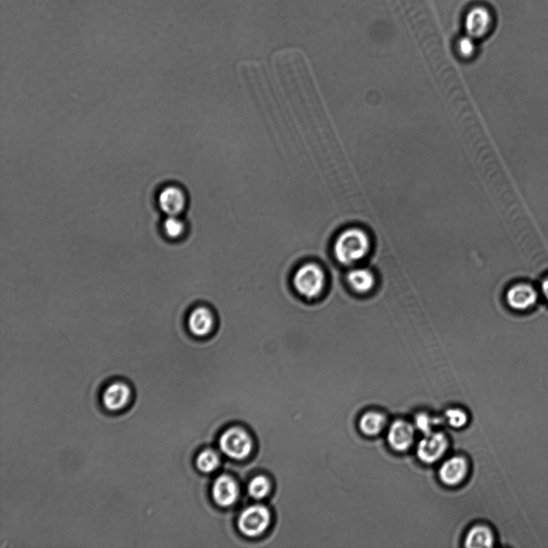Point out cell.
Wrapping results in <instances>:
<instances>
[{
    "label": "cell",
    "mask_w": 548,
    "mask_h": 548,
    "mask_svg": "<svg viewBox=\"0 0 548 548\" xmlns=\"http://www.w3.org/2000/svg\"><path fill=\"white\" fill-rule=\"evenodd\" d=\"M395 18L423 46L443 45V28L434 0H386Z\"/></svg>",
    "instance_id": "cell-1"
},
{
    "label": "cell",
    "mask_w": 548,
    "mask_h": 548,
    "mask_svg": "<svg viewBox=\"0 0 548 548\" xmlns=\"http://www.w3.org/2000/svg\"><path fill=\"white\" fill-rule=\"evenodd\" d=\"M372 238L365 228L350 227L340 232L334 242L333 254L337 261L345 267H354L369 257Z\"/></svg>",
    "instance_id": "cell-2"
},
{
    "label": "cell",
    "mask_w": 548,
    "mask_h": 548,
    "mask_svg": "<svg viewBox=\"0 0 548 548\" xmlns=\"http://www.w3.org/2000/svg\"><path fill=\"white\" fill-rule=\"evenodd\" d=\"M294 284L298 294L314 299L321 296L326 285V275L321 266L316 264H307L301 266L296 271Z\"/></svg>",
    "instance_id": "cell-3"
},
{
    "label": "cell",
    "mask_w": 548,
    "mask_h": 548,
    "mask_svg": "<svg viewBox=\"0 0 548 548\" xmlns=\"http://www.w3.org/2000/svg\"><path fill=\"white\" fill-rule=\"evenodd\" d=\"M220 447L222 453L231 459L243 460L252 454L253 441L247 431L232 427L220 436Z\"/></svg>",
    "instance_id": "cell-4"
},
{
    "label": "cell",
    "mask_w": 548,
    "mask_h": 548,
    "mask_svg": "<svg viewBox=\"0 0 548 548\" xmlns=\"http://www.w3.org/2000/svg\"><path fill=\"white\" fill-rule=\"evenodd\" d=\"M270 524V510L261 504L252 505L244 509L238 519L239 531L250 538L263 535Z\"/></svg>",
    "instance_id": "cell-5"
},
{
    "label": "cell",
    "mask_w": 548,
    "mask_h": 548,
    "mask_svg": "<svg viewBox=\"0 0 548 548\" xmlns=\"http://www.w3.org/2000/svg\"><path fill=\"white\" fill-rule=\"evenodd\" d=\"M540 291L528 282H517L510 285L505 292V302L515 312H528L538 304Z\"/></svg>",
    "instance_id": "cell-6"
},
{
    "label": "cell",
    "mask_w": 548,
    "mask_h": 548,
    "mask_svg": "<svg viewBox=\"0 0 548 548\" xmlns=\"http://www.w3.org/2000/svg\"><path fill=\"white\" fill-rule=\"evenodd\" d=\"M449 441L441 432L425 435L417 446V455L420 461L427 464H435L444 456L448 449Z\"/></svg>",
    "instance_id": "cell-7"
},
{
    "label": "cell",
    "mask_w": 548,
    "mask_h": 548,
    "mask_svg": "<svg viewBox=\"0 0 548 548\" xmlns=\"http://www.w3.org/2000/svg\"><path fill=\"white\" fill-rule=\"evenodd\" d=\"M492 24V14L485 7H473L466 15L465 29L467 36L476 40L483 38L488 34Z\"/></svg>",
    "instance_id": "cell-8"
},
{
    "label": "cell",
    "mask_w": 548,
    "mask_h": 548,
    "mask_svg": "<svg viewBox=\"0 0 548 548\" xmlns=\"http://www.w3.org/2000/svg\"><path fill=\"white\" fill-rule=\"evenodd\" d=\"M132 390L123 381H116L106 387L102 393L104 407L110 412H120L130 405Z\"/></svg>",
    "instance_id": "cell-9"
},
{
    "label": "cell",
    "mask_w": 548,
    "mask_h": 548,
    "mask_svg": "<svg viewBox=\"0 0 548 548\" xmlns=\"http://www.w3.org/2000/svg\"><path fill=\"white\" fill-rule=\"evenodd\" d=\"M469 473V464L465 457L454 456L446 460L439 468L440 480L446 486L459 485Z\"/></svg>",
    "instance_id": "cell-10"
},
{
    "label": "cell",
    "mask_w": 548,
    "mask_h": 548,
    "mask_svg": "<svg viewBox=\"0 0 548 548\" xmlns=\"http://www.w3.org/2000/svg\"><path fill=\"white\" fill-rule=\"evenodd\" d=\"M346 283L355 294L369 295L376 289L377 278L374 271L366 267H353L346 274Z\"/></svg>",
    "instance_id": "cell-11"
},
{
    "label": "cell",
    "mask_w": 548,
    "mask_h": 548,
    "mask_svg": "<svg viewBox=\"0 0 548 548\" xmlns=\"http://www.w3.org/2000/svg\"><path fill=\"white\" fill-rule=\"evenodd\" d=\"M211 493L218 506L230 508L237 502L239 488L232 477L222 475L218 477L213 484Z\"/></svg>",
    "instance_id": "cell-12"
},
{
    "label": "cell",
    "mask_w": 548,
    "mask_h": 548,
    "mask_svg": "<svg viewBox=\"0 0 548 548\" xmlns=\"http://www.w3.org/2000/svg\"><path fill=\"white\" fill-rule=\"evenodd\" d=\"M415 430L411 423L397 420L388 428L387 441L393 450L397 452L408 450L414 443Z\"/></svg>",
    "instance_id": "cell-13"
},
{
    "label": "cell",
    "mask_w": 548,
    "mask_h": 548,
    "mask_svg": "<svg viewBox=\"0 0 548 548\" xmlns=\"http://www.w3.org/2000/svg\"><path fill=\"white\" fill-rule=\"evenodd\" d=\"M158 204L161 210L168 216H178L188 204L185 191L178 185H168L158 196Z\"/></svg>",
    "instance_id": "cell-14"
},
{
    "label": "cell",
    "mask_w": 548,
    "mask_h": 548,
    "mask_svg": "<svg viewBox=\"0 0 548 548\" xmlns=\"http://www.w3.org/2000/svg\"><path fill=\"white\" fill-rule=\"evenodd\" d=\"M214 316H213L211 311L206 307L195 308L188 317V328L195 337L208 336L214 328Z\"/></svg>",
    "instance_id": "cell-15"
},
{
    "label": "cell",
    "mask_w": 548,
    "mask_h": 548,
    "mask_svg": "<svg viewBox=\"0 0 548 548\" xmlns=\"http://www.w3.org/2000/svg\"><path fill=\"white\" fill-rule=\"evenodd\" d=\"M496 545V535L488 526L478 524L473 526L464 540L466 547H492Z\"/></svg>",
    "instance_id": "cell-16"
},
{
    "label": "cell",
    "mask_w": 548,
    "mask_h": 548,
    "mask_svg": "<svg viewBox=\"0 0 548 548\" xmlns=\"http://www.w3.org/2000/svg\"><path fill=\"white\" fill-rule=\"evenodd\" d=\"M387 419L384 414L377 411H369L360 417L359 428L365 435L376 436L386 427Z\"/></svg>",
    "instance_id": "cell-17"
},
{
    "label": "cell",
    "mask_w": 548,
    "mask_h": 548,
    "mask_svg": "<svg viewBox=\"0 0 548 548\" xmlns=\"http://www.w3.org/2000/svg\"><path fill=\"white\" fill-rule=\"evenodd\" d=\"M476 40L469 36L460 37L455 42L454 52L457 59L470 62L475 59L477 56Z\"/></svg>",
    "instance_id": "cell-18"
},
{
    "label": "cell",
    "mask_w": 548,
    "mask_h": 548,
    "mask_svg": "<svg viewBox=\"0 0 548 548\" xmlns=\"http://www.w3.org/2000/svg\"><path fill=\"white\" fill-rule=\"evenodd\" d=\"M220 465V457L215 450H206L197 457L196 466L203 473L215 471Z\"/></svg>",
    "instance_id": "cell-19"
},
{
    "label": "cell",
    "mask_w": 548,
    "mask_h": 548,
    "mask_svg": "<svg viewBox=\"0 0 548 548\" xmlns=\"http://www.w3.org/2000/svg\"><path fill=\"white\" fill-rule=\"evenodd\" d=\"M248 492L250 496L257 500L267 497L271 492L268 478L264 475L254 477L248 484Z\"/></svg>",
    "instance_id": "cell-20"
},
{
    "label": "cell",
    "mask_w": 548,
    "mask_h": 548,
    "mask_svg": "<svg viewBox=\"0 0 548 548\" xmlns=\"http://www.w3.org/2000/svg\"><path fill=\"white\" fill-rule=\"evenodd\" d=\"M163 229L170 238H178L185 231L184 222L178 216H169L164 222Z\"/></svg>",
    "instance_id": "cell-21"
},
{
    "label": "cell",
    "mask_w": 548,
    "mask_h": 548,
    "mask_svg": "<svg viewBox=\"0 0 548 548\" xmlns=\"http://www.w3.org/2000/svg\"><path fill=\"white\" fill-rule=\"evenodd\" d=\"M439 420L431 418L427 413H418L414 420L415 427L425 435H427L433 432L434 425L439 423Z\"/></svg>",
    "instance_id": "cell-22"
},
{
    "label": "cell",
    "mask_w": 548,
    "mask_h": 548,
    "mask_svg": "<svg viewBox=\"0 0 548 548\" xmlns=\"http://www.w3.org/2000/svg\"><path fill=\"white\" fill-rule=\"evenodd\" d=\"M446 418L452 427H464L468 423V416L466 412L460 409H450L446 411Z\"/></svg>",
    "instance_id": "cell-23"
},
{
    "label": "cell",
    "mask_w": 548,
    "mask_h": 548,
    "mask_svg": "<svg viewBox=\"0 0 548 548\" xmlns=\"http://www.w3.org/2000/svg\"><path fill=\"white\" fill-rule=\"evenodd\" d=\"M540 294L548 304V275L542 280L540 283Z\"/></svg>",
    "instance_id": "cell-24"
}]
</instances>
